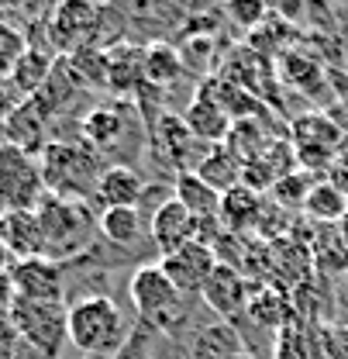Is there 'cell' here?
I'll use <instances>...</instances> for the list:
<instances>
[{
	"mask_svg": "<svg viewBox=\"0 0 348 359\" xmlns=\"http://www.w3.org/2000/svg\"><path fill=\"white\" fill-rule=\"evenodd\" d=\"M80 142L90 145L111 166H131L148 152V125L138 114L134 100H111L97 104L80 118Z\"/></svg>",
	"mask_w": 348,
	"mask_h": 359,
	"instance_id": "cell-1",
	"label": "cell"
},
{
	"mask_svg": "<svg viewBox=\"0 0 348 359\" xmlns=\"http://www.w3.org/2000/svg\"><path fill=\"white\" fill-rule=\"evenodd\" d=\"M128 297L134 308V321L169 335L179 342V335L190 328L193 321V297L179 294L173 280L162 273L159 263H138L128 276Z\"/></svg>",
	"mask_w": 348,
	"mask_h": 359,
	"instance_id": "cell-2",
	"label": "cell"
},
{
	"mask_svg": "<svg viewBox=\"0 0 348 359\" xmlns=\"http://www.w3.org/2000/svg\"><path fill=\"white\" fill-rule=\"evenodd\" d=\"M35 215H39V224H42L45 259L62 263V266L87 256L93 249V242H97V235H100L97 218H93L87 201H69V197L48 194Z\"/></svg>",
	"mask_w": 348,
	"mask_h": 359,
	"instance_id": "cell-3",
	"label": "cell"
},
{
	"mask_svg": "<svg viewBox=\"0 0 348 359\" xmlns=\"http://www.w3.org/2000/svg\"><path fill=\"white\" fill-rule=\"evenodd\" d=\"M42 163V180L45 190L55 197H69V201H93L97 183L104 177L107 163L83 142H62L52 138L45 145V152L39 156Z\"/></svg>",
	"mask_w": 348,
	"mask_h": 359,
	"instance_id": "cell-4",
	"label": "cell"
},
{
	"mask_svg": "<svg viewBox=\"0 0 348 359\" xmlns=\"http://www.w3.org/2000/svg\"><path fill=\"white\" fill-rule=\"evenodd\" d=\"M134 321L121 314V304L107 294H87L69 304V342L83 356H114L131 335Z\"/></svg>",
	"mask_w": 348,
	"mask_h": 359,
	"instance_id": "cell-5",
	"label": "cell"
},
{
	"mask_svg": "<svg viewBox=\"0 0 348 359\" xmlns=\"http://www.w3.org/2000/svg\"><path fill=\"white\" fill-rule=\"evenodd\" d=\"M286 138L293 145V156H297V166L307 173H328L338 166V156L345 149L348 132L328 114V111H304L290 121Z\"/></svg>",
	"mask_w": 348,
	"mask_h": 359,
	"instance_id": "cell-6",
	"label": "cell"
},
{
	"mask_svg": "<svg viewBox=\"0 0 348 359\" xmlns=\"http://www.w3.org/2000/svg\"><path fill=\"white\" fill-rule=\"evenodd\" d=\"M11 321L18 335L39 349L45 359H59L62 346L69 342V308L52 304V301H21L14 297L11 304Z\"/></svg>",
	"mask_w": 348,
	"mask_h": 359,
	"instance_id": "cell-7",
	"label": "cell"
},
{
	"mask_svg": "<svg viewBox=\"0 0 348 359\" xmlns=\"http://www.w3.org/2000/svg\"><path fill=\"white\" fill-rule=\"evenodd\" d=\"M48 197L42 180V163L39 156L0 142V204L7 211H39Z\"/></svg>",
	"mask_w": 348,
	"mask_h": 359,
	"instance_id": "cell-8",
	"label": "cell"
},
{
	"mask_svg": "<svg viewBox=\"0 0 348 359\" xmlns=\"http://www.w3.org/2000/svg\"><path fill=\"white\" fill-rule=\"evenodd\" d=\"M14 297L66 304V266L52 259H14L7 266Z\"/></svg>",
	"mask_w": 348,
	"mask_h": 359,
	"instance_id": "cell-9",
	"label": "cell"
},
{
	"mask_svg": "<svg viewBox=\"0 0 348 359\" xmlns=\"http://www.w3.org/2000/svg\"><path fill=\"white\" fill-rule=\"evenodd\" d=\"M256 290H259V283H252L238 269L218 263V269L211 273V280H207V287L200 294V301L218 314L221 321H231L235 325V321H242L249 314V304H252Z\"/></svg>",
	"mask_w": 348,
	"mask_h": 359,
	"instance_id": "cell-10",
	"label": "cell"
},
{
	"mask_svg": "<svg viewBox=\"0 0 348 359\" xmlns=\"http://www.w3.org/2000/svg\"><path fill=\"white\" fill-rule=\"evenodd\" d=\"M159 266H162V273L173 280V287L179 290V294H186V297H200L204 287H207V280H211V273L218 269V256H214L211 245H204V242H190V245L176 249L173 256H162Z\"/></svg>",
	"mask_w": 348,
	"mask_h": 359,
	"instance_id": "cell-11",
	"label": "cell"
},
{
	"mask_svg": "<svg viewBox=\"0 0 348 359\" xmlns=\"http://www.w3.org/2000/svg\"><path fill=\"white\" fill-rule=\"evenodd\" d=\"M97 18H100V7H93V4H59L48 14V25H45L52 48L73 55V52L93 45Z\"/></svg>",
	"mask_w": 348,
	"mask_h": 359,
	"instance_id": "cell-12",
	"label": "cell"
},
{
	"mask_svg": "<svg viewBox=\"0 0 348 359\" xmlns=\"http://www.w3.org/2000/svg\"><path fill=\"white\" fill-rule=\"evenodd\" d=\"M328 69H331V66H324V59L310 55L304 48H286V52L279 55V62H276V80H279V87L300 90L310 100H314V93L331 97Z\"/></svg>",
	"mask_w": 348,
	"mask_h": 359,
	"instance_id": "cell-13",
	"label": "cell"
},
{
	"mask_svg": "<svg viewBox=\"0 0 348 359\" xmlns=\"http://www.w3.org/2000/svg\"><path fill=\"white\" fill-rule=\"evenodd\" d=\"M0 245L14 259H45L42 224L35 211H4L0 215Z\"/></svg>",
	"mask_w": 348,
	"mask_h": 359,
	"instance_id": "cell-14",
	"label": "cell"
},
{
	"mask_svg": "<svg viewBox=\"0 0 348 359\" xmlns=\"http://www.w3.org/2000/svg\"><path fill=\"white\" fill-rule=\"evenodd\" d=\"M148 238H152V249H159V259L173 256L176 249H183V245H190L197 238V218L179 201H169L148 222Z\"/></svg>",
	"mask_w": 348,
	"mask_h": 359,
	"instance_id": "cell-15",
	"label": "cell"
},
{
	"mask_svg": "<svg viewBox=\"0 0 348 359\" xmlns=\"http://www.w3.org/2000/svg\"><path fill=\"white\" fill-rule=\"evenodd\" d=\"M111 59V73H107V90L118 97L134 100L145 90V45H114L107 52Z\"/></svg>",
	"mask_w": 348,
	"mask_h": 359,
	"instance_id": "cell-16",
	"label": "cell"
},
{
	"mask_svg": "<svg viewBox=\"0 0 348 359\" xmlns=\"http://www.w3.org/2000/svg\"><path fill=\"white\" fill-rule=\"evenodd\" d=\"M245 353V342H242V332L231 325V321H214V325H204L190 342H186V359H242Z\"/></svg>",
	"mask_w": 348,
	"mask_h": 359,
	"instance_id": "cell-17",
	"label": "cell"
},
{
	"mask_svg": "<svg viewBox=\"0 0 348 359\" xmlns=\"http://www.w3.org/2000/svg\"><path fill=\"white\" fill-rule=\"evenodd\" d=\"M145 183L148 180L141 177L138 170H131V166H107L100 183H97L93 204L100 211H107V208H138Z\"/></svg>",
	"mask_w": 348,
	"mask_h": 359,
	"instance_id": "cell-18",
	"label": "cell"
},
{
	"mask_svg": "<svg viewBox=\"0 0 348 359\" xmlns=\"http://www.w3.org/2000/svg\"><path fill=\"white\" fill-rule=\"evenodd\" d=\"M183 121H186V128L197 135L204 145H224V138L231 132V114L214 104L211 97H204L200 90L193 93V100L186 104V111H183Z\"/></svg>",
	"mask_w": 348,
	"mask_h": 359,
	"instance_id": "cell-19",
	"label": "cell"
},
{
	"mask_svg": "<svg viewBox=\"0 0 348 359\" xmlns=\"http://www.w3.org/2000/svg\"><path fill=\"white\" fill-rule=\"evenodd\" d=\"M4 135H7L11 145H18V149H25V152H32V156H35V152L42 156L45 145L52 142V138H48V118L39 111L35 100H25V104L4 121Z\"/></svg>",
	"mask_w": 348,
	"mask_h": 359,
	"instance_id": "cell-20",
	"label": "cell"
},
{
	"mask_svg": "<svg viewBox=\"0 0 348 359\" xmlns=\"http://www.w3.org/2000/svg\"><path fill=\"white\" fill-rule=\"evenodd\" d=\"M262 204H265V197L256 194V190H249L245 183L228 190L221 197V224H224V231H231V235H256Z\"/></svg>",
	"mask_w": 348,
	"mask_h": 359,
	"instance_id": "cell-21",
	"label": "cell"
},
{
	"mask_svg": "<svg viewBox=\"0 0 348 359\" xmlns=\"http://www.w3.org/2000/svg\"><path fill=\"white\" fill-rule=\"evenodd\" d=\"M97 228H100V238L111 242L114 249H138L141 242L152 245L148 238V228L141 222V215L134 208H107L97 215Z\"/></svg>",
	"mask_w": 348,
	"mask_h": 359,
	"instance_id": "cell-22",
	"label": "cell"
},
{
	"mask_svg": "<svg viewBox=\"0 0 348 359\" xmlns=\"http://www.w3.org/2000/svg\"><path fill=\"white\" fill-rule=\"evenodd\" d=\"M348 211V194L335 183V180H317L314 183V190H310V197H307L304 204V215L310 224H324V228H331V224H338L345 218Z\"/></svg>",
	"mask_w": 348,
	"mask_h": 359,
	"instance_id": "cell-23",
	"label": "cell"
},
{
	"mask_svg": "<svg viewBox=\"0 0 348 359\" xmlns=\"http://www.w3.org/2000/svg\"><path fill=\"white\" fill-rule=\"evenodd\" d=\"M176 201L197 218V222H207V218H221V194L214 187H207L197 173H179L173 180Z\"/></svg>",
	"mask_w": 348,
	"mask_h": 359,
	"instance_id": "cell-24",
	"label": "cell"
},
{
	"mask_svg": "<svg viewBox=\"0 0 348 359\" xmlns=\"http://www.w3.org/2000/svg\"><path fill=\"white\" fill-rule=\"evenodd\" d=\"M52 69H55V59H52V52H45L39 45H32L25 55H21V62L14 66V73L7 76L14 90L25 97V100H32L39 90L48 83V76H52Z\"/></svg>",
	"mask_w": 348,
	"mask_h": 359,
	"instance_id": "cell-25",
	"label": "cell"
},
{
	"mask_svg": "<svg viewBox=\"0 0 348 359\" xmlns=\"http://www.w3.org/2000/svg\"><path fill=\"white\" fill-rule=\"evenodd\" d=\"M197 177L204 180L207 187H214L221 197L228 194V190H235L238 183H242V163L224 149V145H214L204 159H200V166H197Z\"/></svg>",
	"mask_w": 348,
	"mask_h": 359,
	"instance_id": "cell-26",
	"label": "cell"
},
{
	"mask_svg": "<svg viewBox=\"0 0 348 359\" xmlns=\"http://www.w3.org/2000/svg\"><path fill=\"white\" fill-rule=\"evenodd\" d=\"M183 69H186L183 55L169 42H155L145 48V83L148 87H169L176 83V76H183Z\"/></svg>",
	"mask_w": 348,
	"mask_h": 359,
	"instance_id": "cell-27",
	"label": "cell"
},
{
	"mask_svg": "<svg viewBox=\"0 0 348 359\" xmlns=\"http://www.w3.org/2000/svg\"><path fill=\"white\" fill-rule=\"evenodd\" d=\"M69 62V73L76 76L80 90L83 87H93V90H107V73H111V59H107V48H80L73 55H66Z\"/></svg>",
	"mask_w": 348,
	"mask_h": 359,
	"instance_id": "cell-28",
	"label": "cell"
},
{
	"mask_svg": "<svg viewBox=\"0 0 348 359\" xmlns=\"http://www.w3.org/2000/svg\"><path fill=\"white\" fill-rule=\"evenodd\" d=\"M321 177H314V173H307V170H297V173H290V177H283L265 197L276 204V208H283V211H304L307 197H310V190H314V183Z\"/></svg>",
	"mask_w": 348,
	"mask_h": 359,
	"instance_id": "cell-29",
	"label": "cell"
},
{
	"mask_svg": "<svg viewBox=\"0 0 348 359\" xmlns=\"http://www.w3.org/2000/svg\"><path fill=\"white\" fill-rule=\"evenodd\" d=\"M28 48H32V42H28V35L18 25L0 21V80H7L14 73V66L21 62V55Z\"/></svg>",
	"mask_w": 348,
	"mask_h": 359,
	"instance_id": "cell-30",
	"label": "cell"
},
{
	"mask_svg": "<svg viewBox=\"0 0 348 359\" xmlns=\"http://www.w3.org/2000/svg\"><path fill=\"white\" fill-rule=\"evenodd\" d=\"M169 201H176V190L169 180H148L145 183V190H141V201H138V215H141V222H145V228H148V222L169 204Z\"/></svg>",
	"mask_w": 348,
	"mask_h": 359,
	"instance_id": "cell-31",
	"label": "cell"
},
{
	"mask_svg": "<svg viewBox=\"0 0 348 359\" xmlns=\"http://www.w3.org/2000/svg\"><path fill=\"white\" fill-rule=\"evenodd\" d=\"M224 14H228L231 21H238L242 28H259L262 21L269 18V7H265V4H228Z\"/></svg>",
	"mask_w": 348,
	"mask_h": 359,
	"instance_id": "cell-32",
	"label": "cell"
},
{
	"mask_svg": "<svg viewBox=\"0 0 348 359\" xmlns=\"http://www.w3.org/2000/svg\"><path fill=\"white\" fill-rule=\"evenodd\" d=\"M324 353H328V359H348V325L345 321L324 325Z\"/></svg>",
	"mask_w": 348,
	"mask_h": 359,
	"instance_id": "cell-33",
	"label": "cell"
},
{
	"mask_svg": "<svg viewBox=\"0 0 348 359\" xmlns=\"http://www.w3.org/2000/svg\"><path fill=\"white\" fill-rule=\"evenodd\" d=\"M21 346V335L11 321V311H0V359H14Z\"/></svg>",
	"mask_w": 348,
	"mask_h": 359,
	"instance_id": "cell-34",
	"label": "cell"
},
{
	"mask_svg": "<svg viewBox=\"0 0 348 359\" xmlns=\"http://www.w3.org/2000/svg\"><path fill=\"white\" fill-rule=\"evenodd\" d=\"M335 228H338V235H342V238L348 242V211H345V218H342V222L335 224Z\"/></svg>",
	"mask_w": 348,
	"mask_h": 359,
	"instance_id": "cell-35",
	"label": "cell"
},
{
	"mask_svg": "<svg viewBox=\"0 0 348 359\" xmlns=\"http://www.w3.org/2000/svg\"><path fill=\"white\" fill-rule=\"evenodd\" d=\"M7 266H11V256H7V249L0 245V269H7Z\"/></svg>",
	"mask_w": 348,
	"mask_h": 359,
	"instance_id": "cell-36",
	"label": "cell"
}]
</instances>
